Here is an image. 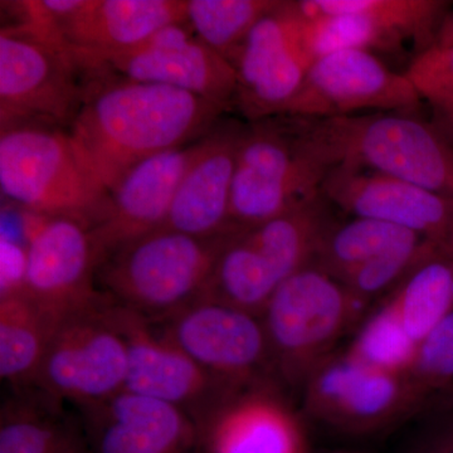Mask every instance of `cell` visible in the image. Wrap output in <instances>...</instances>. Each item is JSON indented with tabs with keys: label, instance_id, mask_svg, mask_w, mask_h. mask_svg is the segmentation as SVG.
<instances>
[{
	"label": "cell",
	"instance_id": "1",
	"mask_svg": "<svg viewBox=\"0 0 453 453\" xmlns=\"http://www.w3.org/2000/svg\"><path fill=\"white\" fill-rule=\"evenodd\" d=\"M226 110L170 86L97 76L68 130L111 195L139 163L204 138Z\"/></svg>",
	"mask_w": 453,
	"mask_h": 453
},
{
	"label": "cell",
	"instance_id": "2",
	"mask_svg": "<svg viewBox=\"0 0 453 453\" xmlns=\"http://www.w3.org/2000/svg\"><path fill=\"white\" fill-rule=\"evenodd\" d=\"M301 145L325 168L369 170L453 196V153L418 113L340 118L283 115Z\"/></svg>",
	"mask_w": 453,
	"mask_h": 453
},
{
	"label": "cell",
	"instance_id": "3",
	"mask_svg": "<svg viewBox=\"0 0 453 453\" xmlns=\"http://www.w3.org/2000/svg\"><path fill=\"white\" fill-rule=\"evenodd\" d=\"M0 189L20 211L74 219L91 229L111 204L70 130L40 122L0 127Z\"/></svg>",
	"mask_w": 453,
	"mask_h": 453
},
{
	"label": "cell",
	"instance_id": "4",
	"mask_svg": "<svg viewBox=\"0 0 453 453\" xmlns=\"http://www.w3.org/2000/svg\"><path fill=\"white\" fill-rule=\"evenodd\" d=\"M235 231L196 237L165 226L155 229L103 258L98 288L115 305L164 320L202 299Z\"/></svg>",
	"mask_w": 453,
	"mask_h": 453
},
{
	"label": "cell",
	"instance_id": "5",
	"mask_svg": "<svg viewBox=\"0 0 453 453\" xmlns=\"http://www.w3.org/2000/svg\"><path fill=\"white\" fill-rule=\"evenodd\" d=\"M20 16L0 29V127L40 122L70 129L91 79L46 19Z\"/></svg>",
	"mask_w": 453,
	"mask_h": 453
},
{
	"label": "cell",
	"instance_id": "6",
	"mask_svg": "<svg viewBox=\"0 0 453 453\" xmlns=\"http://www.w3.org/2000/svg\"><path fill=\"white\" fill-rule=\"evenodd\" d=\"M365 305L315 265L286 279L261 315L277 372L291 383H306Z\"/></svg>",
	"mask_w": 453,
	"mask_h": 453
},
{
	"label": "cell",
	"instance_id": "7",
	"mask_svg": "<svg viewBox=\"0 0 453 453\" xmlns=\"http://www.w3.org/2000/svg\"><path fill=\"white\" fill-rule=\"evenodd\" d=\"M327 173L301 145L285 116L250 121L238 145L232 226L252 228L320 196Z\"/></svg>",
	"mask_w": 453,
	"mask_h": 453
},
{
	"label": "cell",
	"instance_id": "8",
	"mask_svg": "<svg viewBox=\"0 0 453 453\" xmlns=\"http://www.w3.org/2000/svg\"><path fill=\"white\" fill-rule=\"evenodd\" d=\"M316 58L308 14L300 2L279 0L231 59L237 73L234 106L249 122L280 115Z\"/></svg>",
	"mask_w": 453,
	"mask_h": 453
},
{
	"label": "cell",
	"instance_id": "9",
	"mask_svg": "<svg viewBox=\"0 0 453 453\" xmlns=\"http://www.w3.org/2000/svg\"><path fill=\"white\" fill-rule=\"evenodd\" d=\"M26 294L61 323L110 303L97 285L101 257L91 228L64 217L22 211Z\"/></svg>",
	"mask_w": 453,
	"mask_h": 453
},
{
	"label": "cell",
	"instance_id": "10",
	"mask_svg": "<svg viewBox=\"0 0 453 453\" xmlns=\"http://www.w3.org/2000/svg\"><path fill=\"white\" fill-rule=\"evenodd\" d=\"M110 303L57 326L33 383L53 403L65 401L81 407L125 390L127 349L107 315Z\"/></svg>",
	"mask_w": 453,
	"mask_h": 453
},
{
	"label": "cell",
	"instance_id": "11",
	"mask_svg": "<svg viewBox=\"0 0 453 453\" xmlns=\"http://www.w3.org/2000/svg\"><path fill=\"white\" fill-rule=\"evenodd\" d=\"M106 312L127 344V392L174 405L198 426L238 393L196 365L154 321L113 303Z\"/></svg>",
	"mask_w": 453,
	"mask_h": 453
},
{
	"label": "cell",
	"instance_id": "12",
	"mask_svg": "<svg viewBox=\"0 0 453 453\" xmlns=\"http://www.w3.org/2000/svg\"><path fill=\"white\" fill-rule=\"evenodd\" d=\"M92 76H113L183 89L228 109L234 105V65L196 37L189 23L155 33L134 49L100 56H77Z\"/></svg>",
	"mask_w": 453,
	"mask_h": 453
},
{
	"label": "cell",
	"instance_id": "13",
	"mask_svg": "<svg viewBox=\"0 0 453 453\" xmlns=\"http://www.w3.org/2000/svg\"><path fill=\"white\" fill-rule=\"evenodd\" d=\"M425 104L404 73L380 57L342 50L318 57L280 115L327 119L372 112L418 113Z\"/></svg>",
	"mask_w": 453,
	"mask_h": 453
},
{
	"label": "cell",
	"instance_id": "14",
	"mask_svg": "<svg viewBox=\"0 0 453 453\" xmlns=\"http://www.w3.org/2000/svg\"><path fill=\"white\" fill-rule=\"evenodd\" d=\"M159 323L188 357L229 388L240 390L273 366L261 316L202 299Z\"/></svg>",
	"mask_w": 453,
	"mask_h": 453
},
{
	"label": "cell",
	"instance_id": "15",
	"mask_svg": "<svg viewBox=\"0 0 453 453\" xmlns=\"http://www.w3.org/2000/svg\"><path fill=\"white\" fill-rule=\"evenodd\" d=\"M305 386L309 412L353 434L386 427L419 405L403 375L372 368L348 353L325 360Z\"/></svg>",
	"mask_w": 453,
	"mask_h": 453
},
{
	"label": "cell",
	"instance_id": "16",
	"mask_svg": "<svg viewBox=\"0 0 453 453\" xmlns=\"http://www.w3.org/2000/svg\"><path fill=\"white\" fill-rule=\"evenodd\" d=\"M35 4L77 56L131 50L165 27L188 22L187 0H41Z\"/></svg>",
	"mask_w": 453,
	"mask_h": 453
},
{
	"label": "cell",
	"instance_id": "17",
	"mask_svg": "<svg viewBox=\"0 0 453 453\" xmlns=\"http://www.w3.org/2000/svg\"><path fill=\"white\" fill-rule=\"evenodd\" d=\"M321 193L351 217L383 220L421 235L443 252L453 238V196L369 170L335 168Z\"/></svg>",
	"mask_w": 453,
	"mask_h": 453
},
{
	"label": "cell",
	"instance_id": "18",
	"mask_svg": "<svg viewBox=\"0 0 453 453\" xmlns=\"http://www.w3.org/2000/svg\"><path fill=\"white\" fill-rule=\"evenodd\" d=\"M77 408L89 453H204L199 426L174 405L122 390Z\"/></svg>",
	"mask_w": 453,
	"mask_h": 453
},
{
	"label": "cell",
	"instance_id": "19",
	"mask_svg": "<svg viewBox=\"0 0 453 453\" xmlns=\"http://www.w3.org/2000/svg\"><path fill=\"white\" fill-rule=\"evenodd\" d=\"M203 139L154 155L124 175L111 192L106 219L91 229L101 261L124 244L162 228Z\"/></svg>",
	"mask_w": 453,
	"mask_h": 453
},
{
	"label": "cell",
	"instance_id": "20",
	"mask_svg": "<svg viewBox=\"0 0 453 453\" xmlns=\"http://www.w3.org/2000/svg\"><path fill=\"white\" fill-rule=\"evenodd\" d=\"M242 127L234 121L219 122L204 136L163 226L196 237H213L237 229L231 223V204Z\"/></svg>",
	"mask_w": 453,
	"mask_h": 453
},
{
	"label": "cell",
	"instance_id": "21",
	"mask_svg": "<svg viewBox=\"0 0 453 453\" xmlns=\"http://www.w3.org/2000/svg\"><path fill=\"white\" fill-rule=\"evenodd\" d=\"M199 429L204 453H305L299 423L265 390L229 396Z\"/></svg>",
	"mask_w": 453,
	"mask_h": 453
},
{
	"label": "cell",
	"instance_id": "22",
	"mask_svg": "<svg viewBox=\"0 0 453 453\" xmlns=\"http://www.w3.org/2000/svg\"><path fill=\"white\" fill-rule=\"evenodd\" d=\"M309 14L357 18L377 53H401L410 43L416 56L434 46L451 3L442 0H303Z\"/></svg>",
	"mask_w": 453,
	"mask_h": 453
},
{
	"label": "cell",
	"instance_id": "23",
	"mask_svg": "<svg viewBox=\"0 0 453 453\" xmlns=\"http://www.w3.org/2000/svg\"><path fill=\"white\" fill-rule=\"evenodd\" d=\"M332 207L321 193L276 219L247 228L280 281L314 262L327 229L335 222Z\"/></svg>",
	"mask_w": 453,
	"mask_h": 453
},
{
	"label": "cell",
	"instance_id": "24",
	"mask_svg": "<svg viewBox=\"0 0 453 453\" xmlns=\"http://www.w3.org/2000/svg\"><path fill=\"white\" fill-rule=\"evenodd\" d=\"M56 321L26 294L0 296V375L12 386H33Z\"/></svg>",
	"mask_w": 453,
	"mask_h": 453
},
{
	"label": "cell",
	"instance_id": "25",
	"mask_svg": "<svg viewBox=\"0 0 453 453\" xmlns=\"http://www.w3.org/2000/svg\"><path fill=\"white\" fill-rule=\"evenodd\" d=\"M280 285L281 281L249 231L237 229L220 252L202 299L261 316Z\"/></svg>",
	"mask_w": 453,
	"mask_h": 453
},
{
	"label": "cell",
	"instance_id": "26",
	"mask_svg": "<svg viewBox=\"0 0 453 453\" xmlns=\"http://www.w3.org/2000/svg\"><path fill=\"white\" fill-rule=\"evenodd\" d=\"M425 238L383 220L351 217L327 229L312 265L342 281L349 273L390 252L412 249Z\"/></svg>",
	"mask_w": 453,
	"mask_h": 453
},
{
	"label": "cell",
	"instance_id": "27",
	"mask_svg": "<svg viewBox=\"0 0 453 453\" xmlns=\"http://www.w3.org/2000/svg\"><path fill=\"white\" fill-rule=\"evenodd\" d=\"M389 303L419 344L453 310V258L432 256L399 282Z\"/></svg>",
	"mask_w": 453,
	"mask_h": 453
},
{
	"label": "cell",
	"instance_id": "28",
	"mask_svg": "<svg viewBox=\"0 0 453 453\" xmlns=\"http://www.w3.org/2000/svg\"><path fill=\"white\" fill-rule=\"evenodd\" d=\"M53 410L8 404L0 422V453H89L76 417L67 418Z\"/></svg>",
	"mask_w": 453,
	"mask_h": 453
},
{
	"label": "cell",
	"instance_id": "29",
	"mask_svg": "<svg viewBox=\"0 0 453 453\" xmlns=\"http://www.w3.org/2000/svg\"><path fill=\"white\" fill-rule=\"evenodd\" d=\"M279 0H187V20L196 37L231 62L253 27Z\"/></svg>",
	"mask_w": 453,
	"mask_h": 453
},
{
	"label": "cell",
	"instance_id": "30",
	"mask_svg": "<svg viewBox=\"0 0 453 453\" xmlns=\"http://www.w3.org/2000/svg\"><path fill=\"white\" fill-rule=\"evenodd\" d=\"M418 345L387 301L357 334L348 354L372 368L405 377L412 368Z\"/></svg>",
	"mask_w": 453,
	"mask_h": 453
},
{
	"label": "cell",
	"instance_id": "31",
	"mask_svg": "<svg viewBox=\"0 0 453 453\" xmlns=\"http://www.w3.org/2000/svg\"><path fill=\"white\" fill-rule=\"evenodd\" d=\"M417 402L453 392V310L419 342L416 359L405 375Z\"/></svg>",
	"mask_w": 453,
	"mask_h": 453
},
{
	"label": "cell",
	"instance_id": "32",
	"mask_svg": "<svg viewBox=\"0 0 453 453\" xmlns=\"http://www.w3.org/2000/svg\"><path fill=\"white\" fill-rule=\"evenodd\" d=\"M404 74L425 103L453 97V43L423 50L411 59Z\"/></svg>",
	"mask_w": 453,
	"mask_h": 453
},
{
	"label": "cell",
	"instance_id": "33",
	"mask_svg": "<svg viewBox=\"0 0 453 453\" xmlns=\"http://www.w3.org/2000/svg\"><path fill=\"white\" fill-rule=\"evenodd\" d=\"M0 296L26 290L27 249L2 232L0 240Z\"/></svg>",
	"mask_w": 453,
	"mask_h": 453
},
{
	"label": "cell",
	"instance_id": "34",
	"mask_svg": "<svg viewBox=\"0 0 453 453\" xmlns=\"http://www.w3.org/2000/svg\"><path fill=\"white\" fill-rule=\"evenodd\" d=\"M431 109L429 124L437 131L453 153V97L428 103Z\"/></svg>",
	"mask_w": 453,
	"mask_h": 453
},
{
	"label": "cell",
	"instance_id": "35",
	"mask_svg": "<svg viewBox=\"0 0 453 453\" xmlns=\"http://www.w3.org/2000/svg\"><path fill=\"white\" fill-rule=\"evenodd\" d=\"M416 453H453V422L429 437Z\"/></svg>",
	"mask_w": 453,
	"mask_h": 453
},
{
	"label": "cell",
	"instance_id": "36",
	"mask_svg": "<svg viewBox=\"0 0 453 453\" xmlns=\"http://www.w3.org/2000/svg\"><path fill=\"white\" fill-rule=\"evenodd\" d=\"M453 43V9H449L443 25L438 33L436 44H452Z\"/></svg>",
	"mask_w": 453,
	"mask_h": 453
},
{
	"label": "cell",
	"instance_id": "37",
	"mask_svg": "<svg viewBox=\"0 0 453 453\" xmlns=\"http://www.w3.org/2000/svg\"><path fill=\"white\" fill-rule=\"evenodd\" d=\"M442 255L447 256V257L453 258V238L451 240V242L447 244L446 249L443 250Z\"/></svg>",
	"mask_w": 453,
	"mask_h": 453
},
{
	"label": "cell",
	"instance_id": "38",
	"mask_svg": "<svg viewBox=\"0 0 453 453\" xmlns=\"http://www.w3.org/2000/svg\"><path fill=\"white\" fill-rule=\"evenodd\" d=\"M451 399H452V401H453V392L451 393Z\"/></svg>",
	"mask_w": 453,
	"mask_h": 453
}]
</instances>
